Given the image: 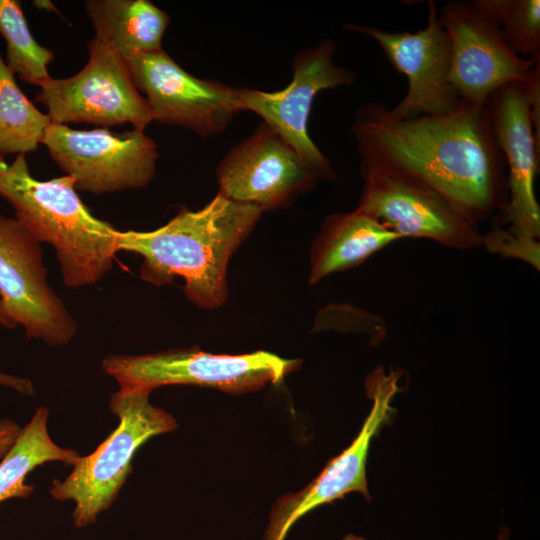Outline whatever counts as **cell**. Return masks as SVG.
Segmentation results:
<instances>
[{"label":"cell","instance_id":"cell-1","mask_svg":"<svg viewBox=\"0 0 540 540\" xmlns=\"http://www.w3.org/2000/svg\"><path fill=\"white\" fill-rule=\"evenodd\" d=\"M350 130L360 172L417 179L477 227L507 203L506 164L484 106L463 101L448 114L396 119L370 102L356 110Z\"/></svg>","mask_w":540,"mask_h":540},{"label":"cell","instance_id":"cell-2","mask_svg":"<svg viewBox=\"0 0 540 540\" xmlns=\"http://www.w3.org/2000/svg\"><path fill=\"white\" fill-rule=\"evenodd\" d=\"M262 213L217 193L203 208L182 211L155 230H118V250L142 257V280L163 286L180 277L190 302L201 309H218L228 298L229 261Z\"/></svg>","mask_w":540,"mask_h":540},{"label":"cell","instance_id":"cell-3","mask_svg":"<svg viewBox=\"0 0 540 540\" xmlns=\"http://www.w3.org/2000/svg\"><path fill=\"white\" fill-rule=\"evenodd\" d=\"M76 190L69 175L34 178L25 154H17L11 163L0 158V196L40 243L54 247L69 288L96 284L112 269L119 251L118 230L95 217Z\"/></svg>","mask_w":540,"mask_h":540},{"label":"cell","instance_id":"cell-4","mask_svg":"<svg viewBox=\"0 0 540 540\" xmlns=\"http://www.w3.org/2000/svg\"><path fill=\"white\" fill-rule=\"evenodd\" d=\"M150 393L135 387H120L113 393L110 409L119 418L118 427L93 453L80 456L64 481L53 482V498L75 503V526L94 523L111 506L132 471L136 451L147 440L177 428L171 414L150 403Z\"/></svg>","mask_w":540,"mask_h":540},{"label":"cell","instance_id":"cell-5","mask_svg":"<svg viewBox=\"0 0 540 540\" xmlns=\"http://www.w3.org/2000/svg\"><path fill=\"white\" fill-rule=\"evenodd\" d=\"M301 363L300 359L283 358L263 350L213 354L192 347L142 355H110L103 360L102 368L120 387L152 392L165 385H195L241 394L278 384Z\"/></svg>","mask_w":540,"mask_h":540},{"label":"cell","instance_id":"cell-6","mask_svg":"<svg viewBox=\"0 0 540 540\" xmlns=\"http://www.w3.org/2000/svg\"><path fill=\"white\" fill-rule=\"evenodd\" d=\"M89 60L77 74L43 83L35 100L47 108L51 122L89 123L104 127L130 123L143 130L153 113L137 89L125 59L93 38Z\"/></svg>","mask_w":540,"mask_h":540},{"label":"cell","instance_id":"cell-7","mask_svg":"<svg viewBox=\"0 0 540 540\" xmlns=\"http://www.w3.org/2000/svg\"><path fill=\"white\" fill-rule=\"evenodd\" d=\"M41 144L74 179L77 190L93 194L146 187L154 178L157 144L143 130L115 133L107 127L75 130L51 122Z\"/></svg>","mask_w":540,"mask_h":540},{"label":"cell","instance_id":"cell-8","mask_svg":"<svg viewBox=\"0 0 540 540\" xmlns=\"http://www.w3.org/2000/svg\"><path fill=\"white\" fill-rule=\"evenodd\" d=\"M336 43L325 38L313 47L296 52L292 60V80L279 91L239 88L244 111L261 117L321 177L336 178L328 158L309 135L308 123L316 95L327 89L349 87L357 79L351 69L334 61Z\"/></svg>","mask_w":540,"mask_h":540},{"label":"cell","instance_id":"cell-9","mask_svg":"<svg viewBox=\"0 0 540 540\" xmlns=\"http://www.w3.org/2000/svg\"><path fill=\"white\" fill-rule=\"evenodd\" d=\"M154 121L179 126L207 138L223 133L243 112L239 88L198 78L185 71L163 49L125 59Z\"/></svg>","mask_w":540,"mask_h":540},{"label":"cell","instance_id":"cell-10","mask_svg":"<svg viewBox=\"0 0 540 540\" xmlns=\"http://www.w3.org/2000/svg\"><path fill=\"white\" fill-rule=\"evenodd\" d=\"M215 176L222 196L262 212L291 206L322 181L273 129L261 122L220 160Z\"/></svg>","mask_w":540,"mask_h":540},{"label":"cell","instance_id":"cell-11","mask_svg":"<svg viewBox=\"0 0 540 540\" xmlns=\"http://www.w3.org/2000/svg\"><path fill=\"white\" fill-rule=\"evenodd\" d=\"M40 244L17 219L0 214V296L28 338L62 346L78 326L47 281Z\"/></svg>","mask_w":540,"mask_h":540},{"label":"cell","instance_id":"cell-12","mask_svg":"<svg viewBox=\"0 0 540 540\" xmlns=\"http://www.w3.org/2000/svg\"><path fill=\"white\" fill-rule=\"evenodd\" d=\"M343 29L373 39L393 68L406 77V94L389 108L393 118L444 115L463 102L450 82V40L438 22L434 0L428 1L426 26L415 33L390 32L362 24H345Z\"/></svg>","mask_w":540,"mask_h":540},{"label":"cell","instance_id":"cell-13","mask_svg":"<svg viewBox=\"0 0 540 540\" xmlns=\"http://www.w3.org/2000/svg\"><path fill=\"white\" fill-rule=\"evenodd\" d=\"M400 370L379 366L365 380L372 407L353 442L331 459L322 472L302 490L284 495L270 513L264 540H283L291 526L313 509L343 498L351 492L370 500L366 464L370 445L381 427L392 418V402L400 390Z\"/></svg>","mask_w":540,"mask_h":540},{"label":"cell","instance_id":"cell-14","mask_svg":"<svg viewBox=\"0 0 540 540\" xmlns=\"http://www.w3.org/2000/svg\"><path fill=\"white\" fill-rule=\"evenodd\" d=\"M438 22L450 40V82L464 102L484 106L504 85L529 81L540 63L517 55L473 1L445 3Z\"/></svg>","mask_w":540,"mask_h":540},{"label":"cell","instance_id":"cell-15","mask_svg":"<svg viewBox=\"0 0 540 540\" xmlns=\"http://www.w3.org/2000/svg\"><path fill=\"white\" fill-rule=\"evenodd\" d=\"M364 180L356 210L402 238H423L467 250L481 245L479 227L427 184L400 174L361 172Z\"/></svg>","mask_w":540,"mask_h":540},{"label":"cell","instance_id":"cell-16","mask_svg":"<svg viewBox=\"0 0 540 540\" xmlns=\"http://www.w3.org/2000/svg\"><path fill=\"white\" fill-rule=\"evenodd\" d=\"M527 82L497 89L484 107L508 171V199L500 211L504 224L517 234L539 239L540 207L534 182L539 173L540 145L533 132Z\"/></svg>","mask_w":540,"mask_h":540},{"label":"cell","instance_id":"cell-17","mask_svg":"<svg viewBox=\"0 0 540 540\" xmlns=\"http://www.w3.org/2000/svg\"><path fill=\"white\" fill-rule=\"evenodd\" d=\"M400 237L358 210L333 213L322 222L309 252L308 282L361 265Z\"/></svg>","mask_w":540,"mask_h":540},{"label":"cell","instance_id":"cell-18","mask_svg":"<svg viewBox=\"0 0 540 540\" xmlns=\"http://www.w3.org/2000/svg\"><path fill=\"white\" fill-rule=\"evenodd\" d=\"M95 39L124 59L161 50L170 16L148 0H87Z\"/></svg>","mask_w":540,"mask_h":540},{"label":"cell","instance_id":"cell-19","mask_svg":"<svg viewBox=\"0 0 540 540\" xmlns=\"http://www.w3.org/2000/svg\"><path fill=\"white\" fill-rule=\"evenodd\" d=\"M48 410L40 407L20 430L14 444L0 462V504L11 498H27L33 486L27 485V475L36 467L51 461L74 465L80 455L62 448L50 438L47 430Z\"/></svg>","mask_w":540,"mask_h":540},{"label":"cell","instance_id":"cell-20","mask_svg":"<svg viewBox=\"0 0 540 540\" xmlns=\"http://www.w3.org/2000/svg\"><path fill=\"white\" fill-rule=\"evenodd\" d=\"M50 123L23 94L0 54V158L35 151Z\"/></svg>","mask_w":540,"mask_h":540},{"label":"cell","instance_id":"cell-21","mask_svg":"<svg viewBox=\"0 0 540 540\" xmlns=\"http://www.w3.org/2000/svg\"><path fill=\"white\" fill-rule=\"evenodd\" d=\"M0 33L7 43L6 64L13 74L38 86L51 78L47 66L54 53L34 39L19 1L0 0Z\"/></svg>","mask_w":540,"mask_h":540},{"label":"cell","instance_id":"cell-22","mask_svg":"<svg viewBox=\"0 0 540 540\" xmlns=\"http://www.w3.org/2000/svg\"><path fill=\"white\" fill-rule=\"evenodd\" d=\"M519 56L540 59L539 0H473Z\"/></svg>","mask_w":540,"mask_h":540},{"label":"cell","instance_id":"cell-23","mask_svg":"<svg viewBox=\"0 0 540 540\" xmlns=\"http://www.w3.org/2000/svg\"><path fill=\"white\" fill-rule=\"evenodd\" d=\"M481 245L490 253L503 258L519 259L537 271L540 269L539 239L517 234L507 227L497 225L482 234Z\"/></svg>","mask_w":540,"mask_h":540},{"label":"cell","instance_id":"cell-24","mask_svg":"<svg viewBox=\"0 0 540 540\" xmlns=\"http://www.w3.org/2000/svg\"><path fill=\"white\" fill-rule=\"evenodd\" d=\"M21 428L13 421H0V459H2L14 444Z\"/></svg>","mask_w":540,"mask_h":540},{"label":"cell","instance_id":"cell-25","mask_svg":"<svg viewBox=\"0 0 540 540\" xmlns=\"http://www.w3.org/2000/svg\"><path fill=\"white\" fill-rule=\"evenodd\" d=\"M0 385L12 388L22 394H26V395L34 394V387L31 381L25 378H21V377L9 375V374H4L0 372Z\"/></svg>","mask_w":540,"mask_h":540},{"label":"cell","instance_id":"cell-26","mask_svg":"<svg viewBox=\"0 0 540 540\" xmlns=\"http://www.w3.org/2000/svg\"><path fill=\"white\" fill-rule=\"evenodd\" d=\"M0 325L7 328L15 327L13 321L8 317L1 296H0Z\"/></svg>","mask_w":540,"mask_h":540},{"label":"cell","instance_id":"cell-27","mask_svg":"<svg viewBox=\"0 0 540 540\" xmlns=\"http://www.w3.org/2000/svg\"><path fill=\"white\" fill-rule=\"evenodd\" d=\"M342 540H365V539L363 537H361V536H357V535H354V534H348Z\"/></svg>","mask_w":540,"mask_h":540},{"label":"cell","instance_id":"cell-28","mask_svg":"<svg viewBox=\"0 0 540 540\" xmlns=\"http://www.w3.org/2000/svg\"><path fill=\"white\" fill-rule=\"evenodd\" d=\"M508 534L506 533V530H503V532L499 535L497 540H507Z\"/></svg>","mask_w":540,"mask_h":540}]
</instances>
